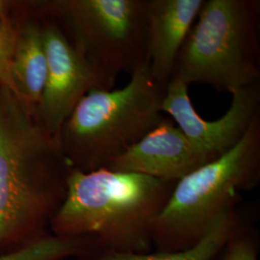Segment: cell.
I'll list each match as a JSON object with an SVG mask.
<instances>
[{"instance_id":"ba28073f","label":"cell","mask_w":260,"mask_h":260,"mask_svg":"<svg viewBox=\"0 0 260 260\" xmlns=\"http://www.w3.org/2000/svg\"><path fill=\"white\" fill-rule=\"evenodd\" d=\"M229 110L216 121L201 118L191 103L188 86L172 78L161 110L169 114L191 144L210 161L235 147L260 112V84L233 93Z\"/></svg>"},{"instance_id":"7c38bea8","label":"cell","mask_w":260,"mask_h":260,"mask_svg":"<svg viewBox=\"0 0 260 260\" xmlns=\"http://www.w3.org/2000/svg\"><path fill=\"white\" fill-rule=\"evenodd\" d=\"M246 217L237 207L223 218L194 246L177 251H152L145 253H100L75 260H214L223 250Z\"/></svg>"},{"instance_id":"5b68a950","label":"cell","mask_w":260,"mask_h":260,"mask_svg":"<svg viewBox=\"0 0 260 260\" xmlns=\"http://www.w3.org/2000/svg\"><path fill=\"white\" fill-rule=\"evenodd\" d=\"M173 78L237 93L260 84L259 0H205Z\"/></svg>"},{"instance_id":"277c9868","label":"cell","mask_w":260,"mask_h":260,"mask_svg":"<svg viewBox=\"0 0 260 260\" xmlns=\"http://www.w3.org/2000/svg\"><path fill=\"white\" fill-rule=\"evenodd\" d=\"M259 182L260 112L235 147L177 181L152 224L153 249L177 251L194 246L237 207L241 192Z\"/></svg>"},{"instance_id":"52a82bcc","label":"cell","mask_w":260,"mask_h":260,"mask_svg":"<svg viewBox=\"0 0 260 260\" xmlns=\"http://www.w3.org/2000/svg\"><path fill=\"white\" fill-rule=\"evenodd\" d=\"M42 22L47 58V75L36 119L59 144L66 121L86 93L103 89V84L84 56L52 19Z\"/></svg>"},{"instance_id":"4fadbf2b","label":"cell","mask_w":260,"mask_h":260,"mask_svg":"<svg viewBox=\"0 0 260 260\" xmlns=\"http://www.w3.org/2000/svg\"><path fill=\"white\" fill-rule=\"evenodd\" d=\"M99 254L94 242L88 237L47 236L19 250L0 254V260H65L88 258Z\"/></svg>"},{"instance_id":"6da1fadb","label":"cell","mask_w":260,"mask_h":260,"mask_svg":"<svg viewBox=\"0 0 260 260\" xmlns=\"http://www.w3.org/2000/svg\"><path fill=\"white\" fill-rule=\"evenodd\" d=\"M71 171L35 114L0 86V254L50 233Z\"/></svg>"},{"instance_id":"9c48e42d","label":"cell","mask_w":260,"mask_h":260,"mask_svg":"<svg viewBox=\"0 0 260 260\" xmlns=\"http://www.w3.org/2000/svg\"><path fill=\"white\" fill-rule=\"evenodd\" d=\"M209 162L175 121L164 118L154 129L113 160L106 169L177 182Z\"/></svg>"},{"instance_id":"30bf717a","label":"cell","mask_w":260,"mask_h":260,"mask_svg":"<svg viewBox=\"0 0 260 260\" xmlns=\"http://www.w3.org/2000/svg\"><path fill=\"white\" fill-rule=\"evenodd\" d=\"M205 0H148L147 47L150 73L163 88L173 78L177 56Z\"/></svg>"},{"instance_id":"5bb4252c","label":"cell","mask_w":260,"mask_h":260,"mask_svg":"<svg viewBox=\"0 0 260 260\" xmlns=\"http://www.w3.org/2000/svg\"><path fill=\"white\" fill-rule=\"evenodd\" d=\"M259 242L255 229L245 219L214 260H259Z\"/></svg>"},{"instance_id":"8992f818","label":"cell","mask_w":260,"mask_h":260,"mask_svg":"<svg viewBox=\"0 0 260 260\" xmlns=\"http://www.w3.org/2000/svg\"><path fill=\"white\" fill-rule=\"evenodd\" d=\"M148 0H52L40 4L93 68L104 90L149 64Z\"/></svg>"},{"instance_id":"8fae6325","label":"cell","mask_w":260,"mask_h":260,"mask_svg":"<svg viewBox=\"0 0 260 260\" xmlns=\"http://www.w3.org/2000/svg\"><path fill=\"white\" fill-rule=\"evenodd\" d=\"M11 71L19 100L35 114L47 75L42 22L28 21L17 32Z\"/></svg>"},{"instance_id":"3957f363","label":"cell","mask_w":260,"mask_h":260,"mask_svg":"<svg viewBox=\"0 0 260 260\" xmlns=\"http://www.w3.org/2000/svg\"><path fill=\"white\" fill-rule=\"evenodd\" d=\"M129 76L121 89L89 91L66 121L59 146L72 169L107 167L165 118L161 105L166 89L154 80L149 64Z\"/></svg>"},{"instance_id":"7a4b0ae2","label":"cell","mask_w":260,"mask_h":260,"mask_svg":"<svg viewBox=\"0 0 260 260\" xmlns=\"http://www.w3.org/2000/svg\"><path fill=\"white\" fill-rule=\"evenodd\" d=\"M177 182L106 168L72 169L49 232L91 238L100 253L153 251L151 230Z\"/></svg>"},{"instance_id":"9a60e30c","label":"cell","mask_w":260,"mask_h":260,"mask_svg":"<svg viewBox=\"0 0 260 260\" xmlns=\"http://www.w3.org/2000/svg\"><path fill=\"white\" fill-rule=\"evenodd\" d=\"M3 7L0 2V86L18 96L11 71L17 32L12 27Z\"/></svg>"}]
</instances>
